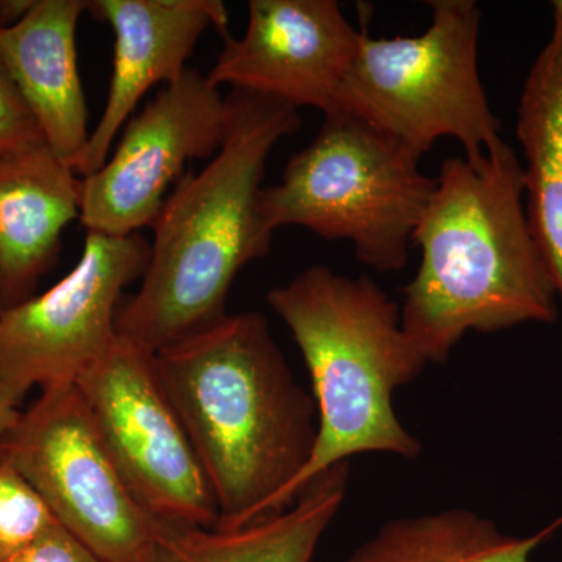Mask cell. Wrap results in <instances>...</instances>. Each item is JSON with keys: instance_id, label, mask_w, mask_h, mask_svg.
Returning a JSON list of instances; mask_svg holds the SVG:
<instances>
[{"instance_id": "obj_1", "label": "cell", "mask_w": 562, "mask_h": 562, "mask_svg": "<svg viewBox=\"0 0 562 562\" xmlns=\"http://www.w3.org/2000/svg\"><path fill=\"white\" fill-rule=\"evenodd\" d=\"M162 387L220 509L238 528L294 505L317 439V406L261 313L227 314L155 353Z\"/></svg>"}, {"instance_id": "obj_2", "label": "cell", "mask_w": 562, "mask_h": 562, "mask_svg": "<svg viewBox=\"0 0 562 562\" xmlns=\"http://www.w3.org/2000/svg\"><path fill=\"white\" fill-rule=\"evenodd\" d=\"M525 173L502 140L473 161L442 162L414 244L420 265L403 288L402 325L428 364L469 331L554 324L557 281L524 206Z\"/></svg>"}, {"instance_id": "obj_3", "label": "cell", "mask_w": 562, "mask_h": 562, "mask_svg": "<svg viewBox=\"0 0 562 562\" xmlns=\"http://www.w3.org/2000/svg\"><path fill=\"white\" fill-rule=\"evenodd\" d=\"M222 147L201 172H188L151 225L149 265L138 292L121 305L116 331L155 353L227 316L228 292L249 262L269 254L261 181L273 147L302 128L299 110L233 90Z\"/></svg>"}, {"instance_id": "obj_4", "label": "cell", "mask_w": 562, "mask_h": 562, "mask_svg": "<svg viewBox=\"0 0 562 562\" xmlns=\"http://www.w3.org/2000/svg\"><path fill=\"white\" fill-rule=\"evenodd\" d=\"M302 351L317 406L312 460L294 484L361 453L416 460L422 442L403 427L392 395L428 362L402 325L401 306L368 276L313 266L266 295Z\"/></svg>"}, {"instance_id": "obj_5", "label": "cell", "mask_w": 562, "mask_h": 562, "mask_svg": "<svg viewBox=\"0 0 562 562\" xmlns=\"http://www.w3.org/2000/svg\"><path fill=\"white\" fill-rule=\"evenodd\" d=\"M420 158L358 117L325 116L280 183L262 188V221L272 232L299 225L349 241L376 272L402 271L436 188V179L420 171Z\"/></svg>"}, {"instance_id": "obj_6", "label": "cell", "mask_w": 562, "mask_h": 562, "mask_svg": "<svg viewBox=\"0 0 562 562\" xmlns=\"http://www.w3.org/2000/svg\"><path fill=\"white\" fill-rule=\"evenodd\" d=\"M428 5L431 24L420 35L371 38L362 32L338 113L358 117L420 157L436 140L453 138L464 157L476 161L503 140L480 77L482 11L473 0Z\"/></svg>"}, {"instance_id": "obj_7", "label": "cell", "mask_w": 562, "mask_h": 562, "mask_svg": "<svg viewBox=\"0 0 562 562\" xmlns=\"http://www.w3.org/2000/svg\"><path fill=\"white\" fill-rule=\"evenodd\" d=\"M9 462L58 522L103 562H157L162 527L136 501L76 383L41 390L0 438Z\"/></svg>"}, {"instance_id": "obj_8", "label": "cell", "mask_w": 562, "mask_h": 562, "mask_svg": "<svg viewBox=\"0 0 562 562\" xmlns=\"http://www.w3.org/2000/svg\"><path fill=\"white\" fill-rule=\"evenodd\" d=\"M76 386L143 508L161 524L216 528L220 509L162 387L155 351L116 333Z\"/></svg>"}, {"instance_id": "obj_9", "label": "cell", "mask_w": 562, "mask_h": 562, "mask_svg": "<svg viewBox=\"0 0 562 562\" xmlns=\"http://www.w3.org/2000/svg\"><path fill=\"white\" fill-rule=\"evenodd\" d=\"M149 257L140 233L88 232L68 276L0 314V383L20 402L32 387L76 383L116 336L122 292Z\"/></svg>"}, {"instance_id": "obj_10", "label": "cell", "mask_w": 562, "mask_h": 562, "mask_svg": "<svg viewBox=\"0 0 562 562\" xmlns=\"http://www.w3.org/2000/svg\"><path fill=\"white\" fill-rule=\"evenodd\" d=\"M231 116L228 95L188 68L127 122L102 168L85 177L81 224L110 236L151 228L188 162L220 151Z\"/></svg>"}, {"instance_id": "obj_11", "label": "cell", "mask_w": 562, "mask_h": 562, "mask_svg": "<svg viewBox=\"0 0 562 562\" xmlns=\"http://www.w3.org/2000/svg\"><path fill=\"white\" fill-rule=\"evenodd\" d=\"M361 36L335 0H250L246 32L222 38L206 77L333 116Z\"/></svg>"}, {"instance_id": "obj_12", "label": "cell", "mask_w": 562, "mask_h": 562, "mask_svg": "<svg viewBox=\"0 0 562 562\" xmlns=\"http://www.w3.org/2000/svg\"><path fill=\"white\" fill-rule=\"evenodd\" d=\"M90 13L113 29L114 57L105 109L76 169L81 179L102 168L146 92L181 79L203 33L228 35L220 0H94Z\"/></svg>"}, {"instance_id": "obj_13", "label": "cell", "mask_w": 562, "mask_h": 562, "mask_svg": "<svg viewBox=\"0 0 562 562\" xmlns=\"http://www.w3.org/2000/svg\"><path fill=\"white\" fill-rule=\"evenodd\" d=\"M85 0H33L20 21L0 27V58L38 121L47 146L76 171L87 149L88 105L77 58ZM77 173V172H76Z\"/></svg>"}, {"instance_id": "obj_14", "label": "cell", "mask_w": 562, "mask_h": 562, "mask_svg": "<svg viewBox=\"0 0 562 562\" xmlns=\"http://www.w3.org/2000/svg\"><path fill=\"white\" fill-rule=\"evenodd\" d=\"M83 179L47 144L0 160V308L27 301L80 220Z\"/></svg>"}, {"instance_id": "obj_15", "label": "cell", "mask_w": 562, "mask_h": 562, "mask_svg": "<svg viewBox=\"0 0 562 562\" xmlns=\"http://www.w3.org/2000/svg\"><path fill=\"white\" fill-rule=\"evenodd\" d=\"M350 461L317 475L291 508L238 528L162 527L157 562H312L341 509Z\"/></svg>"}, {"instance_id": "obj_16", "label": "cell", "mask_w": 562, "mask_h": 562, "mask_svg": "<svg viewBox=\"0 0 562 562\" xmlns=\"http://www.w3.org/2000/svg\"><path fill=\"white\" fill-rule=\"evenodd\" d=\"M517 138L527 166L528 221L562 297V36L552 35L525 80Z\"/></svg>"}, {"instance_id": "obj_17", "label": "cell", "mask_w": 562, "mask_h": 562, "mask_svg": "<svg viewBox=\"0 0 562 562\" xmlns=\"http://www.w3.org/2000/svg\"><path fill=\"white\" fill-rule=\"evenodd\" d=\"M561 527L562 517L516 538L471 509H443L390 520L347 562H531L532 552Z\"/></svg>"}, {"instance_id": "obj_18", "label": "cell", "mask_w": 562, "mask_h": 562, "mask_svg": "<svg viewBox=\"0 0 562 562\" xmlns=\"http://www.w3.org/2000/svg\"><path fill=\"white\" fill-rule=\"evenodd\" d=\"M49 505L9 462L0 461V562L58 525Z\"/></svg>"}, {"instance_id": "obj_19", "label": "cell", "mask_w": 562, "mask_h": 562, "mask_svg": "<svg viewBox=\"0 0 562 562\" xmlns=\"http://www.w3.org/2000/svg\"><path fill=\"white\" fill-rule=\"evenodd\" d=\"M44 144L38 121L0 58V160Z\"/></svg>"}, {"instance_id": "obj_20", "label": "cell", "mask_w": 562, "mask_h": 562, "mask_svg": "<svg viewBox=\"0 0 562 562\" xmlns=\"http://www.w3.org/2000/svg\"><path fill=\"white\" fill-rule=\"evenodd\" d=\"M5 562H103L70 535L61 524L55 525L27 549Z\"/></svg>"}, {"instance_id": "obj_21", "label": "cell", "mask_w": 562, "mask_h": 562, "mask_svg": "<svg viewBox=\"0 0 562 562\" xmlns=\"http://www.w3.org/2000/svg\"><path fill=\"white\" fill-rule=\"evenodd\" d=\"M21 402L0 383V438L16 425L21 416Z\"/></svg>"}, {"instance_id": "obj_22", "label": "cell", "mask_w": 562, "mask_h": 562, "mask_svg": "<svg viewBox=\"0 0 562 562\" xmlns=\"http://www.w3.org/2000/svg\"><path fill=\"white\" fill-rule=\"evenodd\" d=\"M553 35L562 36V0L553 2Z\"/></svg>"}, {"instance_id": "obj_23", "label": "cell", "mask_w": 562, "mask_h": 562, "mask_svg": "<svg viewBox=\"0 0 562 562\" xmlns=\"http://www.w3.org/2000/svg\"><path fill=\"white\" fill-rule=\"evenodd\" d=\"M0 314H2V308H0Z\"/></svg>"}]
</instances>
